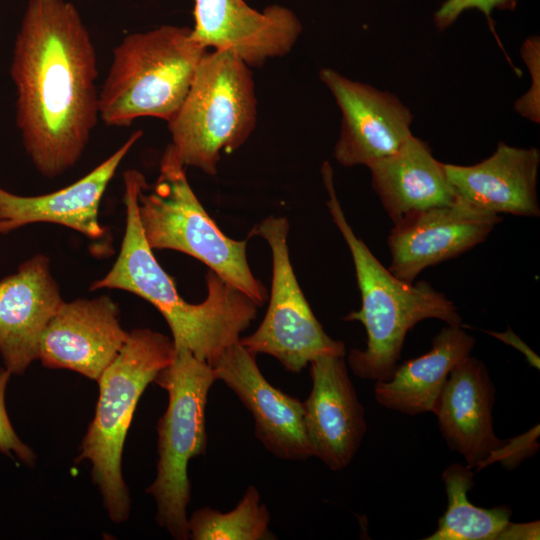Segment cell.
Segmentation results:
<instances>
[{
    "label": "cell",
    "mask_w": 540,
    "mask_h": 540,
    "mask_svg": "<svg viewBox=\"0 0 540 540\" xmlns=\"http://www.w3.org/2000/svg\"><path fill=\"white\" fill-rule=\"evenodd\" d=\"M207 51L185 26L162 25L126 35L113 50L99 92V119L117 127L141 117L169 122Z\"/></svg>",
    "instance_id": "obj_5"
},
{
    "label": "cell",
    "mask_w": 540,
    "mask_h": 540,
    "mask_svg": "<svg viewBox=\"0 0 540 540\" xmlns=\"http://www.w3.org/2000/svg\"><path fill=\"white\" fill-rule=\"evenodd\" d=\"M372 186L393 223L414 212L457 201L444 163L412 135L394 154L368 166Z\"/></svg>",
    "instance_id": "obj_20"
},
{
    "label": "cell",
    "mask_w": 540,
    "mask_h": 540,
    "mask_svg": "<svg viewBox=\"0 0 540 540\" xmlns=\"http://www.w3.org/2000/svg\"><path fill=\"white\" fill-rule=\"evenodd\" d=\"M495 394L487 367L469 355L451 369L433 413L447 446L461 454L470 469L492 463L506 441L493 429Z\"/></svg>",
    "instance_id": "obj_16"
},
{
    "label": "cell",
    "mask_w": 540,
    "mask_h": 540,
    "mask_svg": "<svg viewBox=\"0 0 540 540\" xmlns=\"http://www.w3.org/2000/svg\"><path fill=\"white\" fill-rule=\"evenodd\" d=\"M288 220L269 216L250 233L268 243L272 253V286L266 315L257 330L240 338L254 355L275 357L290 372L299 373L322 355L345 356L342 341L332 339L315 317L295 276L287 244Z\"/></svg>",
    "instance_id": "obj_9"
},
{
    "label": "cell",
    "mask_w": 540,
    "mask_h": 540,
    "mask_svg": "<svg viewBox=\"0 0 540 540\" xmlns=\"http://www.w3.org/2000/svg\"><path fill=\"white\" fill-rule=\"evenodd\" d=\"M540 152L499 142L487 159L469 166L444 164L462 201L494 214L538 217L537 175Z\"/></svg>",
    "instance_id": "obj_19"
},
{
    "label": "cell",
    "mask_w": 540,
    "mask_h": 540,
    "mask_svg": "<svg viewBox=\"0 0 540 540\" xmlns=\"http://www.w3.org/2000/svg\"><path fill=\"white\" fill-rule=\"evenodd\" d=\"M146 185L139 191L137 208L150 248L176 250L196 258L261 306L267 290L251 272L247 240H234L220 230L194 194L185 167L170 144L148 193Z\"/></svg>",
    "instance_id": "obj_7"
},
{
    "label": "cell",
    "mask_w": 540,
    "mask_h": 540,
    "mask_svg": "<svg viewBox=\"0 0 540 540\" xmlns=\"http://www.w3.org/2000/svg\"><path fill=\"white\" fill-rule=\"evenodd\" d=\"M486 333L516 348L526 357L527 361L529 362L531 366L539 369V365H540L539 357L510 328H508L507 331L505 332L486 331Z\"/></svg>",
    "instance_id": "obj_26"
},
{
    "label": "cell",
    "mask_w": 540,
    "mask_h": 540,
    "mask_svg": "<svg viewBox=\"0 0 540 540\" xmlns=\"http://www.w3.org/2000/svg\"><path fill=\"white\" fill-rule=\"evenodd\" d=\"M193 16L196 43L208 50H230L250 68L288 54L302 31L290 9L270 5L260 12L244 0H194Z\"/></svg>",
    "instance_id": "obj_12"
},
{
    "label": "cell",
    "mask_w": 540,
    "mask_h": 540,
    "mask_svg": "<svg viewBox=\"0 0 540 540\" xmlns=\"http://www.w3.org/2000/svg\"><path fill=\"white\" fill-rule=\"evenodd\" d=\"M447 494V508L437 529L425 540L504 539L512 510L507 505L481 508L468 500L474 487L472 469L460 463L449 465L441 476Z\"/></svg>",
    "instance_id": "obj_22"
},
{
    "label": "cell",
    "mask_w": 540,
    "mask_h": 540,
    "mask_svg": "<svg viewBox=\"0 0 540 540\" xmlns=\"http://www.w3.org/2000/svg\"><path fill=\"white\" fill-rule=\"evenodd\" d=\"M270 514L260 503L255 486H249L237 506L226 513L204 507L188 518L189 538L193 540L275 539L269 529Z\"/></svg>",
    "instance_id": "obj_23"
},
{
    "label": "cell",
    "mask_w": 540,
    "mask_h": 540,
    "mask_svg": "<svg viewBox=\"0 0 540 540\" xmlns=\"http://www.w3.org/2000/svg\"><path fill=\"white\" fill-rule=\"evenodd\" d=\"M173 341L148 328H136L100 378L94 417L79 447L77 463L91 464L110 520L129 517L131 499L122 475V453L137 403L146 387L173 360Z\"/></svg>",
    "instance_id": "obj_4"
},
{
    "label": "cell",
    "mask_w": 540,
    "mask_h": 540,
    "mask_svg": "<svg viewBox=\"0 0 540 540\" xmlns=\"http://www.w3.org/2000/svg\"><path fill=\"white\" fill-rule=\"evenodd\" d=\"M309 364L312 389L303 407L310 456L339 471L361 445L367 429L365 410L344 356L322 355Z\"/></svg>",
    "instance_id": "obj_13"
},
{
    "label": "cell",
    "mask_w": 540,
    "mask_h": 540,
    "mask_svg": "<svg viewBox=\"0 0 540 540\" xmlns=\"http://www.w3.org/2000/svg\"><path fill=\"white\" fill-rule=\"evenodd\" d=\"M518 0H446L435 12L433 20L436 27L442 31L452 25L459 15L469 9L482 11L488 21H491L493 9L514 10Z\"/></svg>",
    "instance_id": "obj_25"
},
{
    "label": "cell",
    "mask_w": 540,
    "mask_h": 540,
    "mask_svg": "<svg viewBox=\"0 0 540 540\" xmlns=\"http://www.w3.org/2000/svg\"><path fill=\"white\" fill-rule=\"evenodd\" d=\"M341 111L334 157L345 167L369 166L396 153L413 135L412 114L394 95L324 68L319 74Z\"/></svg>",
    "instance_id": "obj_10"
},
{
    "label": "cell",
    "mask_w": 540,
    "mask_h": 540,
    "mask_svg": "<svg viewBox=\"0 0 540 540\" xmlns=\"http://www.w3.org/2000/svg\"><path fill=\"white\" fill-rule=\"evenodd\" d=\"M501 219L458 197L451 205L409 214L394 223L388 236V270L412 283L424 269L482 243Z\"/></svg>",
    "instance_id": "obj_11"
},
{
    "label": "cell",
    "mask_w": 540,
    "mask_h": 540,
    "mask_svg": "<svg viewBox=\"0 0 540 540\" xmlns=\"http://www.w3.org/2000/svg\"><path fill=\"white\" fill-rule=\"evenodd\" d=\"M128 334L110 297L63 301L41 334L38 359L47 368L72 370L98 381Z\"/></svg>",
    "instance_id": "obj_14"
},
{
    "label": "cell",
    "mask_w": 540,
    "mask_h": 540,
    "mask_svg": "<svg viewBox=\"0 0 540 540\" xmlns=\"http://www.w3.org/2000/svg\"><path fill=\"white\" fill-rule=\"evenodd\" d=\"M141 136V130L135 131L87 175L57 191L20 196L0 187V234L46 222L71 228L89 239H101L107 230L98 218L101 199L120 163Z\"/></svg>",
    "instance_id": "obj_18"
},
{
    "label": "cell",
    "mask_w": 540,
    "mask_h": 540,
    "mask_svg": "<svg viewBox=\"0 0 540 540\" xmlns=\"http://www.w3.org/2000/svg\"><path fill=\"white\" fill-rule=\"evenodd\" d=\"M62 302L43 254L0 280V355L12 375L24 374L38 359L41 334Z\"/></svg>",
    "instance_id": "obj_17"
},
{
    "label": "cell",
    "mask_w": 540,
    "mask_h": 540,
    "mask_svg": "<svg viewBox=\"0 0 540 540\" xmlns=\"http://www.w3.org/2000/svg\"><path fill=\"white\" fill-rule=\"evenodd\" d=\"M255 356L240 342L233 344L212 366L216 379L250 411L256 437L274 456L287 460L311 457L303 402L272 386L260 372Z\"/></svg>",
    "instance_id": "obj_15"
},
{
    "label": "cell",
    "mask_w": 540,
    "mask_h": 540,
    "mask_svg": "<svg viewBox=\"0 0 540 540\" xmlns=\"http://www.w3.org/2000/svg\"><path fill=\"white\" fill-rule=\"evenodd\" d=\"M11 375L6 368H0V452L27 466H33L36 454L17 435L6 409L5 395Z\"/></svg>",
    "instance_id": "obj_24"
},
{
    "label": "cell",
    "mask_w": 540,
    "mask_h": 540,
    "mask_svg": "<svg viewBox=\"0 0 540 540\" xmlns=\"http://www.w3.org/2000/svg\"><path fill=\"white\" fill-rule=\"evenodd\" d=\"M321 174L328 194L327 207L350 250L361 294V308L344 320L361 322L367 334L366 348L351 350L347 363L359 378L387 381L401 357L407 333L417 323L435 318L460 326L461 316L453 302L429 283L401 280L381 264L349 225L328 161L322 164Z\"/></svg>",
    "instance_id": "obj_3"
},
{
    "label": "cell",
    "mask_w": 540,
    "mask_h": 540,
    "mask_svg": "<svg viewBox=\"0 0 540 540\" xmlns=\"http://www.w3.org/2000/svg\"><path fill=\"white\" fill-rule=\"evenodd\" d=\"M256 119L250 67L230 50L207 51L182 105L167 122L170 145L184 167L215 175L221 154L242 146Z\"/></svg>",
    "instance_id": "obj_6"
},
{
    "label": "cell",
    "mask_w": 540,
    "mask_h": 540,
    "mask_svg": "<svg viewBox=\"0 0 540 540\" xmlns=\"http://www.w3.org/2000/svg\"><path fill=\"white\" fill-rule=\"evenodd\" d=\"M145 184L141 172H125L126 227L120 252L110 271L92 283L90 290L121 289L145 299L168 323L175 349H188L213 366L239 342L240 334L256 318L258 305L212 270L206 275L207 297L203 302L192 304L179 295L143 234L137 199Z\"/></svg>",
    "instance_id": "obj_2"
},
{
    "label": "cell",
    "mask_w": 540,
    "mask_h": 540,
    "mask_svg": "<svg viewBox=\"0 0 540 540\" xmlns=\"http://www.w3.org/2000/svg\"><path fill=\"white\" fill-rule=\"evenodd\" d=\"M216 380L212 366L185 348L175 349L173 360L154 379L167 391L168 406L157 426L156 477L146 492L155 500L156 522L177 540L189 538L188 464L206 452L205 411Z\"/></svg>",
    "instance_id": "obj_8"
},
{
    "label": "cell",
    "mask_w": 540,
    "mask_h": 540,
    "mask_svg": "<svg viewBox=\"0 0 540 540\" xmlns=\"http://www.w3.org/2000/svg\"><path fill=\"white\" fill-rule=\"evenodd\" d=\"M10 76L27 154L43 176L63 174L81 158L99 119L96 50L71 2L28 1Z\"/></svg>",
    "instance_id": "obj_1"
},
{
    "label": "cell",
    "mask_w": 540,
    "mask_h": 540,
    "mask_svg": "<svg viewBox=\"0 0 540 540\" xmlns=\"http://www.w3.org/2000/svg\"><path fill=\"white\" fill-rule=\"evenodd\" d=\"M474 345V337L461 325H447L433 338L428 352L397 365L389 380L376 381V401L410 416L434 413L451 369L470 355Z\"/></svg>",
    "instance_id": "obj_21"
}]
</instances>
